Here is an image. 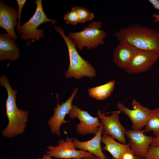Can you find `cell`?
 Listing matches in <instances>:
<instances>
[{"label": "cell", "mask_w": 159, "mask_h": 159, "mask_svg": "<svg viewBox=\"0 0 159 159\" xmlns=\"http://www.w3.org/2000/svg\"><path fill=\"white\" fill-rule=\"evenodd\" d=\"M158 94H159V89L158 90Z\"/></svg>", "instance_id": "30"}, {"label": "cell", "mask_w": 159, "mask_h": 159, "mask_svg": "<svg viewBox=\"0 0 159 159\" xmlns=\"http://www.w3.org/2000/svg\"><path fill=\"white\" fill-rule=\"evenodd\" d=\"M0 83L5 87L8 94L6 101V115L9 120L8 125L2 131L1 133L6 137L12 138L24 132L27 126L28 112L17 107L16 100L17 91L12 88L5 75L1 77Z\"/></svg>", "instance_id": "2"}, {"label": "cell", "mask_w": 159, "mask_h": 159, "mask_svg": "<svg viewBox=\"0 0 159 159\" xmlns=\"http://www.w3.org/2000/svg\"><path fill=\"white\" fill-rule=\"evenodd\" d=\"M68 115L71 118H77L80 121L75 129L76 131L81 135H95L101 123L98 117L92 116L87 111L82 110L74 105H72Z\"/></svg>", "instance_id": "8"}, {"label": "cell", "mask_w": 159, "mask_h": 159, "mask_svg": "<svg viewBox=\"0 0 159 159\" xmlns=\"http://www.w3.org/2000/svg\"><path fill=\"white\" fill-rule=\"evenodd\" d=\"M119 110L113 112L110 116H105L99 110L97 115L103 126V133L107 134L123 144H126L125 133L127 130L120 123L119 116Z\"/></svg>", "instance_id": "7"}, {"label": "cell", "mask_w": 159, "mask_h": 159, "mask_svg": "<svg viewBox=\"0 0 159 159\" xmlns=\"http://www.w3.org/2000/svg\"><path fill=\"white\" fill-rule=\"evenodd\" d=\"M144 158L159 159V146H150Z\"/></svg>", "instance_id": "22"}, {"label": "cell", "mask_w": 159, "mask_h": 159, "mask_svg": "<svg viewBox=\"0 0 159 159\" xmlns=\"http://www.w3.org/2000/svg\"><path fill=\"white\" fill-rule=\"evenodd\" d=\"M148 1L152 4L154 9L159 10V2L158 0H149ZM152 16L154 19L153 21L154 23L159 22V14L153 13Z\"/></svg>", "instance_id": "23"}, {"label": "cell", "mask_w": 159, "mask_h": 159, "mask_svg": "<svg viewBox=\"0 0 159 159\" xmlns=\"http://www.w3.org/2000/svg\"><path fill=\"white\" fill-rule=\"evenodd\" d=\"M103 126L101 123L97 133L90 140L80 141L76 138L73 139L74 145L76 148L87 151L96 156L100 159H108L102 152L101 145Z\"/></svg>", "instance_id": "15"}, {"label": "cell", "mask_w": 159, "mask_h": 159, "mask_svg": "<svg viewBox=\"0 0 159 159\" xmlns=\"http://www.w3.org/2000/svg\"><path fill=\"white\" fill-rule=\"evenodd\" d=\"M54 29L63 38L67 48L69 65L65 74L66 77H74L79 79L84 77L90 78L95 77V69L88 61L84 59L79 54L76 45L69 36L65 35L64 30L59 26H55Z\"/></svg>", "instance_id": "3"}, {"label": "cell", "mask_w": 159, "mask_h": 159, "mask_svg": "<svg viewBox=\"0 0 159 159\" xmlns=\"http://www.w3.org/2000/svg\"><path fill=\"white\" fill-rule=\"evenodd\" d=\"M137 49L127 42H119L113 52V62L118 67L125 70L130 63Z\"/></svg>", "instance_id": "14"}, {"label": "cell", "mask_w": 159, "mask_h": 159, "mask_svg": "<svg viewBox=\"0 0 159 159\" xmlns=\"http://www.w3.org/2000/svg\"><path fill=\"white\" fill-rule=\"evenodd\" d=\"M19 50L14 40L8 33L0 35V60H15L19 57Z\"/></svg>", "instance_id": "16"}, {"label": "cell", "mask_w": 159, "mask_h": 159, "mask_svg": "<svg viewBox=\"0 0 159 159\" xmlns=\"http://www.w3.org/2000/svg\"><path fill=\"white\" fill-rule=\"evenodd\" d=\"M83 159H100L96 156L92 154V155H91L90 156L87 157V158H83ZM111 159H114L113 158H112Z\"/></svg>", "instance_id": "28"}, {"label": "cell", "mask_w": 159, "mask_h": 159, "mask_svg": "<svg viewBox=\"0 0 159 159\" xmlns=\"http://www.w3.org/2000/svg\"><path fill=\"white\" fill-rule=\"evenodd\" d=\"M16 2L18 6L19 10V18L18 26L17 27V31L18 32L19 30L21 25V10L25 4L26 1V0H16Z\"/></svg>", "instance_id": "24"}, {"label": "cell", "mask_w": 159, "mask_h": 159, "mask_svg": "<svg viewBox=\"0 0 159 159\" xmlns=\"http://www.w3.org/2000/svg\"><path fill=\"white\" fill-rule=\"evenodd\" d=\"M145 128V132H152L155 137H159V108L151 110Z\"/></svg>", "instance_id": "19"}, {"label": "cell", "mask_w": 159, "mask_h": 159, "mask_svg": "<svg viewBox=\"0 0 159 159\" xmlns=\"http://www.w3.org/2000/svg\"><path fill=\"white\" fill-rule=\"evenodd\" d=\"M159 58V53L150 51L138 49L130 63L125 70L133 74L145 72Z\"/></svg>", "instance_id": "10"}, {"label": "cell", "mask_w": 159, "mask_h": 159, "mask_svg": "<svg viewBox=\"0 0 159 159\" xmlns=\"http://www.w3.org/2000/svg\"><path fill=\"white\" fill-rule=\"evenodd\" d=\"M46 154L52 157L60 159L84 158L90 156L92 154L85 150H77L74 145L73 139L67 137L66 140L61 139L58 145L56 146L49 145Z\"/></svg>", "instance_id": "6"}, {"label": "cell", "mask_w": 159, "mask_h": 159, "mask_svg": "<svg viewBox=\"0 0 159 159\" xmlns=\"http://www.w3.org/2000/svg\"><path fill=\"white\" fill-rule=\"evenodd\" d=\"M158 30L159 31V27L158 28Z\"/></svg>", "instance_id": "31"}, {"label": "cell", "mask_w": 159, "mask_h": 159, "mask_svg": "<svg viewBox=\"0 0 159 159\" xmlns=\"http://www.w3.org/2000/svg\"><path fill=\"white\" fill-rule=\"evenodd\" d=\"M115 84L114 80L96 87L89 88L88 94L90 96L97 100L106 99L113 91Z\"/></svg>", "instance_id": "18"}, {"label": "cell", "mask_w": 159, "mask_h": 159, "mask_svg": "<svg viewBox=\"0 0 159 159\" xmlns=\"http://www.w3.org/2000/svg\"><path fill=\"white\" fill-rule=\"evenodd\" d=\"M78 91V88H75L70 97L64 102L59 105L58 102L56 107L54 108V113L49 119L48 124L52 133L58 136L61 135L60 127L63 124L68 123L69 122L66 120L65 117L69 114L72 109V102Z\"/></svg>", "instance_id": "11"}, {"label": "cell", "mask_w": 159, "mask_h": 159, "mask_svg": "<svg viewBox=\"0 0 159 159\" xmlns=\"http://www.w3.org/2000/svg\"><path fill=\"white\" fill-rule=\"evenodd\" d=\"M101 142L105 145L102 150L108 152L114 159H122L123 155L126 153L134 154L128 143H118L107 134L102 133Z\"/></svg>", "instance_id": "17"}, {"label": "cell", "mask_w": 159, "mask_h": 159, "mask_svg": "<svg viewBox=\"0 0 159 159\" xmlns=\"http://www.w3.org/2000/svg\"><path fill=\"white\" fill-rule=\"evenodd\" d=\"M135 155L131 153H127L123 155L122 159H134Z\"/></svg>", "instance_id": "25"}, {"label": "cell", "mask_w": 159, "mask_h": 159, "mask_svg": "<svg viewBox=\"0 0 159 159\" xmlns=\"http://www.w3.org/2000/svg\"><path fill=\"white\" fill-rule=\"evenodd\" d=\"M37 159H54L52 158V157H50L49 155L47 154H44L43 157L41 158H38ZM72 159H81L80 158H74Z\"/></svg>", "instance_id": "27"}, {"label": "cell", "mask_w": 159, "mask_h": 159, "mask_svg": "<svg viewBox=\"0 0 159 159\" xmlns=\"http://www.w3.org/2000/svg\"><path fill=\"white\" fill-rule=\"evenodd\" d=\"M159 146V137H154L150 146Z\"/></svg>", "instance_id": "26"}, {"label": "cell", "mask_w": 159, "mask_h": 159, "mask_svg": "<svg viewBox=\"0 0 159 159\" xmlns=\"http://www.w3.org/2000/svg\"><path fill=\"white\" fill-rule=\"evenodd\" d=\"M133 109L126 107L121 102H118L117 106L119 110L127 115L130 119L133 130H141L146 126L150 117L151 110L142 105L135 99L132 102Z\"/></svg>", "instance_id": "9"}, {"label": "cell", "mask_w": 159, "mask_h": 159, "mask_svg": "<svg viewBox=\"0 0 159 159\" xmlns=\"http://www.w3.org/2000/svg\"><path fill=\"white\" fill-rule=\"evenodd\" d=\"M76 12L80 20V23H85L92 21L95 18L94 14L87 8L79 6L72 7Z\"/></svg>", "instance_id": "20"}, {"label": "cell", "mask_w": 159, "mask_h": 159, "mask_svg": "<svg viewBox=\"0 0 159 159\" xmlns=\"http://www.w3.org/2000/svg\"><path fill=\"white\" fill-rule=\"evenodd\" d=\"M34 3L37 7L34 14L29 21L21 26L18 31L21 39L38 40L42 37L44 33L43 29H37L39 26L48 22L55 24L57 22L48 18L43 11L42 0H36Z\"/></svg>", "instance_id": "5"}, {"label": "cell", "mask_w": 159, "mask_h": 159, "mask_svg": "<svg viewBox=\"0 0 159 159\" xmlns=\"http://www.w3.org/2000/svg\"><path fill=\"white\" fill-rule=\"evenodd\" d=\"M158 0V1H159V0Z\"/></svg>", "instance_id": "32"}, {"label": "cell", "mask_w": 159, "mask_h": 159, "mask_svg": "<svg viewBox=\"0 0 159 159\" xmlns=\"http://www.w3.org/2000/svg\"><path fill=\"white\" fill-rule=\"evenodd\" d=\"M145 130H127L126 136L128 143L134 154L137 157L144 158L154 137L145 135Z\"/></svg>", "instance_id": "12"}, {"label": "cell", "mask_w": 159, "mask_h": 159, "mask_svg": "<svg viewBox=\"0 0 159 159\" xmlns=\"http://www.w3.org/2000/svg\"><path fill=\"white\" fill-rule=\"evenodd\" d=\"M134 159H147L145 158H140L137 157V156L135 155V158Z\"/></svg>", "instance_id": "29"}, {"label": "cell", "mask_w": 159, "mask_h": 159, "mask_svg": "<svg viewBox=\"0 0 159 159\" xmlns=\"http://www.w3.org/2000/svg\"><path fill=\"white\" fill-rule=\"evenodd\" d=\"M18 18V11L0 0V27L5 29L14 40L17 38L14 28L17 27Z\"/></svg>", "instance_id": "13"}, {"label": "cell", "mask_w": 159, "mask_h": 159, "mask_svg": "<svg viewBox=\"0 0 159 159\" xmlns=\"http://www.w3.org/2000/svg\"><path fill=\"white\" fill-rule=\"evenodd\" d=\"M64 19L67 25L71 24L74 26L80 23L78 16L75 10L72 8L70 11L64 15Z\"/></svg>", "instance_id": "21"}, {"label": "cell", "mask_w": 159, "mask_h": 159, "mask_svg": "<svg viewBox=\"0 0 159 159\" xmlns=\"http://www.w3.org/2000/svg\"><path fill=\"white\" fill-rule=\"evenodd\" d=\"M102 26L100 21H93L81 31L69 33L68 36L80 50L84 47L88 49H95L104 44L106 37V32L101 29Z\"/></svg>", "instance_id": "4"}, {"label": "cell", "mask_w": 159, "mask_h": 159, "mask_svg": "<svg viewBox=\"0 0 159 159\" xmlns=\"http://www.w3.org/2000/svg\"><path fill=\"white\" fill-rule=\"evenodd\" d=\"M119 42H127L138 49L159 53V31L139 24L123 27L115 33Z\"/></svg>", "instance_id": "1"}]
</instances>
